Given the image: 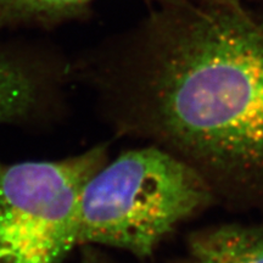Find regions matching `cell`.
I'll return each mask as SVG.
<instances>
[{
  "label": "cell",
  "mask_w": 263,
  "mask_h": 263,
  "mask_svg": "<svg viewBox=\"0 0 263 263\" xmlns=\"http://www.w3.org/2000/svg\"><path fill=\"white\" fill-rule=\"evenodd\" d=\"M94 78L118 133L185 161L217 202L263 212V0L157 4Z\"/></svg>",
  "instance_id": "6da1fadb"
},
{
  "label": "cell",
  "mask_w": 263,
  "mask_h": 263,
  "mask_svg": "<svg viewBox=\"0 0 263 263\" xmlns=\"http://www.w3.org/2000/svg\"><path fill=\"white\" fill-rule=\"evenodd\" d=\"M215 202V193L195 168L147 144L108 160L85 184L77 244L147 259L182 223Z\"/></svg>",
  "instance_id": "7a4b0ae2"
},
{
  "label": "cell",
  "mask_w": 263,
  "mask_h": 263,
  "mask_svg": "<svg viewBox=\"0 0 263 263\" xmlns=\"http://www.w3.org/2000/svg\"><path fill=\"white\" fill-rule=\"evenodd\" d=\"M108 147L57 161H0V263H60L78 246L82 192Z\"/></svg>",
  "instance_id": "3957f363"
},
{
  "label": "cell",
  "mask_w": 263,
  "mask_h": 263,
  "mask_svg": "<svg viewBox=\"0 0 263 263\" xmlns=\"http://www.w3.org/2000/svg\"><path fill=\"white\" fill-rule=\"evenodd\" d=\"M168 263H263V226H211L192 233L185 252Z\"/></svg>",
  "instance_id": "277c9868"
},
{
  "label": "cell",
  "mask_w": 263,
  "mask_h": 263,
  "mask_svg": "<svg viewBox=\"0 0 263 263\" xmlns=\"http://www.w3.org/2000/svg\"><path fill=\"white\" fill-rule=\"evenodd\" d=\"M48 77L28 59L0 45V124L32 117L47 98Z\"/></svg>",
  "instance_id": "5b68a950"
},
{
  "label": "cell",
  "mask_w": 263,
  "mask_h": 263,
  "mask_svg": "<svg viewBox=\"0 0 263 263\" xmlns=\"http://www.w3.org/2000/svg\"><path fill=\"white\" fill-rule=\"evenodd\" d=\"M95 0H0V26L51 25L77 18ZM156 4L179 0H149Z\"/></svg>",
  "instance_id": "8992f818"
},
{
  "label": "cell",
  "mask_w": 263,
  "mask_h": 263,
  "mask_svg": "<svg viewBox=\"0 0 263 263\" xmlns=\"http://www.w3.org/2000/svg\"><path fill=\"white\" fill-rule=\"evenodd\" d=\"M80 263H114L110 261L106 256L100 254L98 250H95L93 246H84L83 255Z\"/></svg>",
  "instance_id": "52a82bcc"
}]
</instances>
